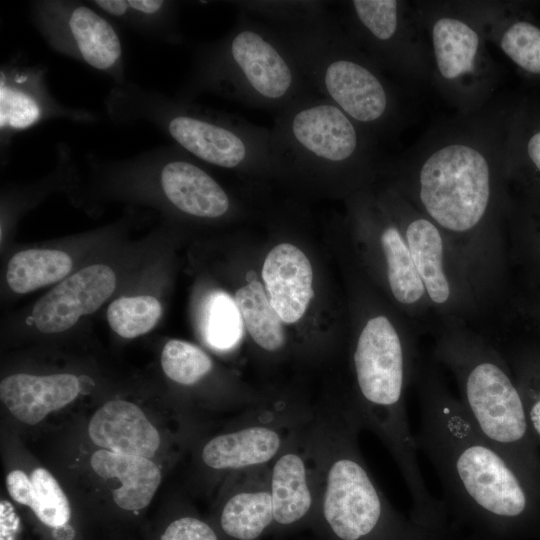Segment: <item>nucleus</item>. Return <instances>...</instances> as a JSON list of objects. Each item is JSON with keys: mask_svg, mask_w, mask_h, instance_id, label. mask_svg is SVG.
I'll return each instance as SVG.
<instances>
[{"mask_svg": "<svg viewBox=\"0 0 540 540\" xmlns=\"http://www.w3.org/2000/svg\"><path fill=\"white\" fill-rule=\"evenodd\" d=\"M219 514L222 531L234 540H256L272 523L268 466L227 476Z\"/></svg>", "mask_w": 540, "mask_h": 540, "instance_id": "nucleus-19", "label": "nucleus"}, {"mask_svg": "<svg viewBox=\"0 0 540 540\" xmlns=\"http://www.w3.org/2000/svg\"><path fill=\"white\" fill-rule=\"evenodd\" d=\"M342 7L340 24L382 71L411 83L431 82L430 45L414 2L352 0Z\"/></svg>", "mask_w": 540, "mask_h": 540, "instance_id": "nucleus-10", "label": "nucleus"}, {"mask_svg": "<svg viewBox=\"0 0 540 540\" xmlns=\"http://www.w3.org/2000/svg\"><path fill=\"white\" fill-rule=\"evenodd\" d=\"M35 497L31 510L45 525L53 528L64 526L70 519L68 499L54 476L38 467L31 473Z\"/></svg>", "mask_w": 540, "mask_h": 540, "instance_id": "nucleus-31", "label": "nucleus"}, {"mask_svg": "<svg viewBox=\"0 0 540 540\" xmlns=\"http://www.w3.org/2000/svg\"><path fill=\"white\" fill-rule=\"evenodd\" d=\"M243 325L262 351L276 354L287 345L284 322L272 307L264 286L254 280L240 287L234 297Z\"/></svg>", "mask_w": 540, "mask_h": 540, "instance_id": "nucleus-25", "label": "nucleus"}, {"mask_svg": "<svg viewBox=\"0 0 540 540\" xmlns=\"http://www.w3.org/2000/svg\"><path fill=\"white\" fill-rule=\"evenodd\" d=\"M431 335L432 359L451 373L473 424L515 466L528 420L499 347L484 332L455 320L439 322Z\"/></svg>", "mask_w": 540, "mask_h": 540, "instance_id": "nucleus-6", "label": "nucleus"}, {"mask_svg": "<svg viewBox=\"0 0 540 540\" xmlns=\"http://www.w3.org/2000/svg\"><path fill=\"white\" fill-rule=\"evenodd\" d=\"M80 391L74 374L32 375L17 373L0 383V398L19 421L35 425L50 412L59 410L76 399Z\"/></svg>", "mask_w": 540, "mask_h": 540, "instance_id": "nucleus-21", "label": "nucleus"}, {"mask_svg": "<svg viewBox=\"0 0 540 540\" xmlns=\"http://www.w3.org/2000/svg\"><path fill=\"white\" fill-rule=\"evenodd\" d=\"M107 102L113 118L145 120L200 161L227 170L273 172L270 130L242 118L124 84Z\"/></svg>", "mask_w": 540, "mask_h": 540, "instance_id": "nucleus-7", "label": "nucleus"}, {"mask_svg": "<svg viewBox=\"0 0 540 540\" xmlns=\"http://www.w3.org/2000/svg\"><path fill=\"white\" fill-rule=\"evenodd\" d=\"M91 441L100 449L151 458L161 436L142 409L129 401L113 399L102 405L88 425Z\"/></svg>", "mask_w": 540, "mask_h": 540, "instance_id": "nucleus-20", "label": "nucleus"}, {"mask_svg": "<svg viewBox=\"0 0 540 540\" xmlns=\"http://www.w3.org/2000/svg\"><path fill=\"white\" fill-rule=\"evenodd\" d=\"M271 27L289 46L314 93L377 138L399 127L403 108L396 86L326 12L324 2L315 1L293 21Z\"/></svg>", "mask_w": 540, "mask_h": 540, "instance_id": "nucleus-3", "label": "nucleus"}, {"mask_svg": "<svg viewBox=\"0 0 540 540\" xmlns=\"http://www.w3.org/2000/svg\"><path fill=\"white\" fill-rule=\"evenodd\" d=\"M72 259L55 249H27L15 253L7 265L6 281L18 294L32 292L66 277L72 269Z\"/></svg>", "mask_w": 540, "mask_h": 540, "instance_id": "nucleus-26", "label": "nucleus"}, {"mask_svg": "<svg viewBox=\"0 0 540 540\" xmlns=\"http://www.w3.org/2000/svg\"><path fill=\"white\" fill-rule=\"evenodd\" d=\"M161 366L173 382L193 387L206 379L214 369L211 357L200 347L178 339L169 340L161 353Z\"/></svg>", "mask_w": 540, "mask_h": 540, "instance_id": "nucleus-28", "label": "nucleus"}, {"mask_svg": "<svg viewBox=\"0 0 540 540\" xmlns=\"http://www.w3.org/2000/svg\"><path fill=\"white\" fill-rule=\"evenodd\" d=\"M378 193L406 240L437 324H482L471 281L440 229L388 184Z\"/></svg>", "mask_w": 540, "mask_h": 540, "instance_id": "nucleus-9", "label": "nucleus"}, {"mask_svg": "<svg viewBox=\"0 0 540 540\" xmlns=\"http://www.w3.org/2000/svg\"><path fill=\"white\" fill-rule=\"evenodd\" d=\"M91 3L107 15L141 28L170 27L174 14V3L162 0H97Z\"/></svg>", "mask_w": 540, "mask_h": 540, "instance_id": "nucleus-30", "label": "nucleus"}, {"mask_svg": "<svg viewBox=\"0 0 540 540\" xmlns=\"http://www.w3.org/2000/svg\"><path fill=\"white\" fill-rule=\"evenodd\" d=\"M116 287L114 271L93 264L67 277L42 296L32 310V321L42 333H61L79 318L92 314L108 300Z\"/></svg>", "mask_w": 540, "mask_h": 540, "instance_id": "nucleus-16", "label": "nucleus"}, {"mask_svg": "<svg viewBox=\"0 0 540 540\" xmlns=\"http://www.w3.org/2000/svg\"><path fill=\"white\" fill-rule=\"evenodd\" d=\"M261 276L281 320L286 324L301 320L314 295L313 269L306 254L292 243H279L267 253Z\"/></svg>", "mask_w": 540, "mask_h": 540, "instance_id": "nucleus-18", "label": "nucleus"}, {"mask_svg": "<svg viewBox=\"0 0 540 540\" xmlns=\"http://www.w3.org/2000/svg\"><path fill=\"white\" fill-rule=\"evenodd\" d=\"M160 540H218V536L206 522L184 516L172 521Z\"/></svg>", "mask_w": 540, "mask_h": 540, "instance_id": "nucleus-32", "label": "nucleus"}, {"mask_svg": "<svg viewBox=\"0 0 540 540\" xmlns=\"http://www.w3.org/2000/svg\"><path fill=\"white\" fill-rule=\"evenodd\" d=\"M487 42L524 75L540 79V26L527 6L510 1H459Z\"/></svg>", "mask_w": 540, "mask_h": 540, "instance_id": "nucleus-14", "label": "nucleus"}, {"mask_svg": "<svg viewBox=\"0 0 540 540\" xmlns=\"http://www.w3.org/2000/svg\"><path fill=\"white\" fill-rule=\"evenodd\" d=\"M33 21L61 54L112 76L122 85V44L113 25L91 7L74 1H38Z\"/></svg>", "mask_w": 540, "mask_h": 540, "instance_id": "nucleus-13", "label": "nucleus"}, {"mask_svg": "<svg viewBox=\"0 0 540 540\" xmlns=\"http://www.w3.org/2000/svg\"><path fill=\"white\" fill-rule=\"evenodd\" d=\"M162 195L179 212L215 220L229 214L232 204L225 189L179 147L153 151Z\"/></svg>", "mask_w": 540, "mask_h": 540, "instance_id": "nucleus-15", "label": "nucleus"}, {"mask_svg": "<svg viewBox=\"0 0 540 540\" xmlns=\"http://www.w3.org/2000/svg\"><path fill=\"white\" fill-rule=\"evenodd\" d=\"M313 409L294 400L264 398L208 438L201 447L200 462L226 477L268 466L310 420Z\"/></svg>", "mask_w": 540, "mask_h": 540, "instance_id": "nucleus-11", "label": "nucleus"}, {"mask_svg": "<svg viewBox=\"0 0 540 540\" xmlns=\"http://www.w3.org/2000/svg\"><path fill=\"white\" fill-rule=\"evenodd\" d=\"M6 487L11 498L30 509L34 503L35 490L31 477L22 470H13L6 476Z\"/></svg>", "mask_w": 540, "mask_h": 540, "instance_id": "nucleus-33", "label": "nucleus"}, {"mask_svg": "<svg viewBox=\"0 0 540 540\" xmlns=\"http://www.w3.org/2000/svg\"><path fill=\"white\" fill-rule=\"evenodd\" d=\"M526 411L528 424L531 425L533 431L540 437V397L534 398Z\"/></svg>", "mask_w": 540, "mask_h": 540, "instance_id": "nucleus-35", "label": "nucleus"}, {"mask_svg": "<svg viewBox=\"0 0 540 540\" xmlns=\"http://www.w3.org/2000/svg\"><path fill=\"white\" fill-rule=\"evenodd\" d=\"M308 422L268 465L274 523L279 526H292L315 513L317 482L306 443Z\"/></svg>", "mask_w": 540, "mask_h": 540, "instance_id": "nucleus-17", "label": "nucleus"}, {"mask_svg": "<svg viewBox=\"0 0 540 540\" xmlns=\"http://www.w3.org/2000/svg\"><path fill=\"white\" fill-rule=\"evenodd\" d=\"M43 77L34 69L1 70V132H15L37 124L40 120L61 115V108L52 101Z\"/></svg>", "mask_w": 540, "mask_h": 540, "instance_id": "nucleus-22", "label": "nucleus"}, {"mask_svg": "<svg viewBox=\"0 0 540 540\" xmlns=\"http://www.w3.org/2000/svg\"><path fill=\"white\" fill-rule=\"evenodd\" d=\"M416 389L418 450L433 466L444 496L487 521L522 516L530 499L516 467L476 428L432 360L419 362Z\"/></svg>", "mask_w": 540, "mask_h": 540, "instance_id": "nucleus-2", "label": "nucleus"}, {"mask_svg": "<svg viewBox=\"0 0 540 540\" xmlns=\"http://www.w3.org/2000/svg\"><path fill=\"white\" fill-rule=\"evenodd\" d=\"M270 132L273 172L327 177L352 195L381 167L378 138L317 94L279 111Z\"/></svg>", "mask_w": 540, "mask_h": 540, "instance_id": "nucleus-5", "label": "nucleus"}, {"mask_svg": "<svg viewBox=\"0 0 540 540\" xmlns=\"http://www.w3.org/2000/svg\"><path fill=\"white\" fill-rule=\"evenodd\" d=\"M90 465L103 479L120 482V486L112 490L113 500L128 511L148 506L162 480L159 467L147 457L99 449L92 454Z\"/></svg>", "mask_w": 540, "mask_h": 540, "instance_id": "nucleus-23", "label": "nucleus"}, {"mask_svg": "<svg viewBox=\"0 0 540 540\" xmlns=\"http://www.w3.org/2000/svg\"><path fill=\"white\" fill-rule=\"evenodd\" d=\"M512 102L492 100L479 112L443 119L398 161L380 168L387 184L443 233L486 318L496 317L504 287Z\"/></svg>", "mask_w": 540, "mask_h": 540, "instance_id": "nucleus-1", "label": "nucleus"}, {"mask_svg": "<svg viewBox=\"0 0 540 540\" xmlns=\"http://www.w3.org/2000/svg\"><path fill=\"white\" fill-rule=\"evenodd\" d=\"M203 331L207 342L218 350L232 349L240 341L243 321L235 300L225 292H213L206 300Z\"/></svg>", "mask_w": 540, "mask_h": 540, "instance_id": "nucleus-29", "label": "nucleus"}, {"mask_svg": "<svg viewBox=\"0 0 540 540\" xmlns=\"http://www.w3.org/2000/svg\"><path fill=\"white\" fill-rule=\"evenodd\" d=\"M373 182L351 195L355 222L377 246L382 276L391 300L418 334H431L437 325L436 316L406 240L379 193L375 192Z\"/></svg>", "mask_w": 540, "mask_h": 540, "instance_id": "nucleus-12", "label": "nucleus"}, {"mask_svg": "<svg viewBox=\"0 0 540 540\" xmlns=\"http://www.w3.org/2000/svg\"><path fill=\"white\" fill-rule=\"evenodd\" d=\"M506 168L509 184L540 191V98L513 100L509 119Z\"/></svg>", "mask_w": 540, "mask_h": 540, "instance_id": "nucleus-24", "label": "nucleus"}, {"mask_svg": "<svg viewBox=\"0 0 540 540\" xmlns=\"http://www.w3.org/2000/svg\"><path fill=\"white\" fill-rule=\"evenodd\" d=\"M199 92L278 112L316 94L282 36L242 12L225 37L197 52L184 95Z\"/></svg>", "mask_w": 540, "mask_h": 540, "instance_id": "nucleus-4", "label": "nucleus"}, {"mask_svg": "<svg viewBox=\"0 0 540 540\" xmlns=\"http://www.w3.org/2000/svg\"><path fill=\"white\" fill-rule=\"evenodd\" d=\"M18 518L7 501L1 502V540H13L18 528Z\"/></svg>", "mask_w": 540, "mask_h": 540, "instance_id": "nucleus-34", "label": "nucleus"}, {"mask_svg": "<svg viewBox=\"0 0 540 540\" xmlns=\"http://www.w3.org/2000/svg\"><path fill=\"white\" fill-rule=\"evenodd\" d=\"M414 3L430 45L431 82L458 114L479 112L500 80L486 39L459 1Z\"/></svg>", "mask_w": 540, "mask_h": 540, "instance_id": "nucleus-8", "label": "nucleus"}, {"mask_svg": "<svg viewBox=\"0 0 540 540\" xmlns=\"http://www.w3.org/2000/svg\"><path fill=\"white\" fill-rule=\"evenodd\" d=\"M161 314L162 306L153 296H122L110 303L107 320L116 334L131 339L148 333Z\"/></svg>", "mask_w": 540, "mask_h": 540, "instance_id": "nucleus-27", "label": "nucleus"}]
</instances>
